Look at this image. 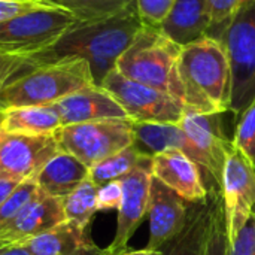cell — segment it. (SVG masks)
<instances>
[{
	"label": "cell",
	"instance_id": "cell-1",
	"mask_svg": "<svg viewBox=\"0 0 255 255\" xmlns=\"http://www.w3.org/2000/svg\"><path fill=\"white\" fill-rule=\"evenodd\" d=\"M142 27L143 22L133 3L111 16L78 19L52 46L28 60L34 64H45L63 58H82L90 64L94 84L102 87Z\"/></svg>",
	"mask_w": 255,
	"mask_h": 255
},
{
	"label": "cell",
	"instance_id": "cell-2",
	"mask_svg": "<svg viewBox=\"0 0 255 255\" xmlns=\"http://www.w3.org/2000/svg\"><path fill=\"white\" fill-rule=\"evenodd\" d=\"M181 49L182 46L172 42L158 28L143 25L117 61L115 69L136 82L169 94L182 103L187 111L220 114L184 78L179 61Z\"/></svg>",
	"mask_w": 255,
	"mask_h": 255
},
{
	"label": "cell",
	"instance_id": "cell-3",
	"mask_svg": "<svg viewBox=\"0 0 255 255\" xmlns=\"http://www.w3.org/2000/svg\"><path fill=\"white\" fill-rule=\"evenodd\" d=\"M91 85H96L91 69L82 58L33 64L0 91V114L10 108L54 105L66 96Z\"/></svg>",
	"mask_w": 255,
	"mask_h": 255
},
{
	"label": "cell",
	"instance_id": "cell-4",
	"mask_svg": "<svg viewBox=\"0 0 255 255\" xmlns=\"http://www.w3.org/2000/svg\"><path fill=\"white\" fill-rule=\"evenodd\" d=\"M181 70L187 82L223 114L230 108L232 66L224 43L205 36L181 49Z\"/></svg>",
	"mask_w": 255,
	"mask_h": 255
},
{
	"label": "cell",
	"instance_id": "cell-5",
	"mask_svg": "<svg viewBox=\"0 0 255 255\" xmlns=\"http://www.w3.org/2000/svg\"><path fill=\"white\" fill-rule=\"evenodd\" d=\"M78 18L63 6L48 4L0 22V54L30 58L52 46Z\"/></svg>",
	"mask_w": 255,
	"mask_h": 255
},
{
	"label": "cell",
	"instance_id": "cell-6",
	"mask_svg": "<svg viewBox=\"0 0 255 255\" xmlns=\"http://www.w3.org/2000/svg\"><path fill=\"white\" fill-rule=\"evenodd\" d=\"M211 36L227 49L232 66L229 111L239 117L255 99V0Z\"/></svg>",
	"mask_w": 255,
	"mask_h": 255
},
{
	"label": "cell",
	"instance_id": "cell-7",
	"mask_svg": "<svg viewBox=\"0 0 255 255\" xmlns=\"http://www.w3.org/2000/svg\"><path fill=\"white\" fill-rule=\"evenodd\" d=\"M54 136L60 151L72 154L88 167L134 143L133 121L128 118L61 126Z\"/></svg>",
	"mask_w": 255,
	"mask_h": 255
},
{
	"label": "cell",
	"instance_id": "cell-8",
	"mask_svg": "<svg viewBox=\"0 0 255 255\" xmlns=\"http://www.w3.org/2000/svg\"><path fill=\"white\" fill-rule=\"evenodd\" d=\"M105 88L126 111L133 123L179 124L187 108L152 87L136 82L114 69L102 82Z\"/></svg>",
	"mask_w": 255,
	"mask_h": 255
},
{
	"label": "cell",
	"instance_id": "cell-9",
	"mask_svg": "<svg viewBox=\"0 0 255 255\" xmlns=\"http://www.w3.org/2000/svg\"><path fill=\"white\" fill-rule=\"evenodd\" d=\"M223 199L232 244L255 211V169L235 145L223 170Z\"/></svg>",
	"mask_w": 255,
	"mask_h": 255
},
{
	"label": "cell",
	"instance_id": "cell-10",
	"mask_svg": "<svg viewBox=\"0 0 255 255\" xmlns=\"http://www.w3.org/2000/svg\"><path fill=\"white\" fill-rule=\"evenodd\" d=\"M221 114H202L187 111L179 126L208 163L209 193H223V170L233 140L221 126Z\"/></svg>",
	"mask_w": 255,
	"mask_h": 255
},
{
	"label": "cell",
	"instance_id": "cell-11",
	"mask_svg": "<svg viewBox=\"0 0 255 255\" xmlns=\"http://www.w3.org/2000/svg\"><path fill=\"white\" fill-rule=\"evenodd\" d=\"M58 152L54 134L25 136L0 130V178L24 181Z\"/></svg>",
	"mask_w": 255,
	"mask_h": 255
},
{
	"label": "cell",
	"instance_id": "cell-12",
	"mask_svg": "<svg viewBox=\"0 0 255 255\" xmlns=\"http://www.w3.org/2000/svg\"><path fill=\"white\" fill-rule=\"evenodd\" d=\"M190 203L152 176L149 191V239L146 250L160 251L184 229Z\"/></svg>",
	"mask_w": 255,
	"mask_h": 255
},
{
	"label": "cell",
	"instance_id": "cell-13",
	"mask_svg": "<svg viewBox=\"0 0 255 255\" xmlns=\"http://www.w3.org/2000/svg\"><path fill=\"white\" fill-rule=\"evenodd\" d=\"M151 163L139 166L131 173L120 179L123 187V199L118 208L115 238L108 247L112 251H120L127 247L130 238L134 235L136 229L148 214L149 191L152 182Z\"/></svg>",
	"mask_w": 255,
	"mask_h": 255
},
{
	"label": "cell",
	"instance_id": "cell-14",
	"mask_svg": "<svg viewBox=\"0 0 255 255\" xmlns=\"http://www.w3.org/2000/svg\"><path fill=\"white\" fill-rule=\"evenodd\" d=\"M64 199L51 197L42 190L21 209V212L0 232V242L6 245H22L24 242L46 233L66 221Z\"/></svg>",
	"mask_w": 255,
	"mask_h": 255
},
{
	"label": "cell",
	"instance_id": "cell-15",
	"mask_svg": "<svg viewBox=\"0 0 255 255\" xmlns=\"http://www.w3.org/2000/svg\"><path fill=\"white\" fill-rule=\"evenodd\" d=\"M151 172L155 179L173 190L188 203L208 200V188L200 167L178 149H166L152 155Z\"/></svg>",
	"mask_w": 255,
	"mask_h": 255
},
{
	"label": "cell",
	"instance_id": "cell-16",
	"mask_svg": "<svg viewBox=\"0 0 255 255\" xmlns=\"http://www.w3.org/2000/svg\"><path fill=\"white\" fill-rule=\"evenodd\" d=\"M51 106L58 114L61 126L128 118L121 105L105 88L97 85L72 93Z\"/></svg>",
	"mask_w": 255,
	"mask_h": 255
},
{
	"label": "cell",
	"instance_id": "cell-17",
	"mask_svg": "<svg viewBox=\"0 0 255 255\" xmlns=\"http://www.w3.org/2000/svg\"><path fill=\"white\" fill-rule=\"evenodd\" d=\"M134 145L151 157L166 151L178 149L191 158L202 170L206 188L209 185L208 163L202 152L194 146V143L187 137L179 124L169 123H133Z\"/></svg>",
	"mask_w": 255,
	"mask_h": 255
},
{
	"label": "cell",
	"instance_id": "cell-18",
	"mask_svg": "<svg viewBox=\"0 0 255 255\" xmlns=\"http://www.w3.org/2000/svg\"><path fill=\"white\" fill-rule=\"evenodd\" d=\"M212 27L208 0H175L158 30L179 46L209 34Z\"/></svg>",
	"mask_w": 255,
	"mask_h": 255
},
{
	"label": "cell",
	"instance_id": "cell-19",
	"mask_svg": "<svg viewBox=\"0 0 255 255\" xmlns=\"http://www.w3.org/2000/svg\"><path fill=\"white\" fill-rule=\"evenodd\" d=\"M31 255H97L100 248L94 245L87 229L63 221L43 235L22 244Z\"/></svg>",
	"mask_w": 255,
	"mask_h": 255
},
{
	"label": "cell",
	"instance_id": "cell-20",
	"mask_svg": "<svg viewBox=\"0 0 255 255\" xmlns=\"http://www.w3.org/2000/svg\"><path fill=\"white\" fill-rule=\"evenodd\" d=\"M90 176V167L72 154L60 151L37 173L39 190L51 197L64 199Z\"/></svg>",
	"mask_w": 255,
	"mask_h": 255
},
{
	"label": "cell",
	"instance_id": "cell-21",
	"mask_svg": "<svg viewBox=\"0 0 255 255\" xmlns=\"http://www.w3.org/2000/svg\"><path fill=\"white\" fill-rule=\"evenodd\" d=\"M211 215V196H208V200L203 203H190L188 218L182 232L160 250L163 255H205Z\"/></svg>",
	"mask_w": 255,
	"mask_h": 255
},
{
	"label": "cell",
	"instance_id": "cell-22",
	"mask_svg": "<svg viewBox=\"0 0 255 255\" xmlns=\"http://www.w3.org/2000/svg\"><path fill=\"white\" fill-rule=\"evenodd\" d=\"M60 127V117L51 105L10 108L0 117V130L6 133L45 136L54 134Z\"/></svg>",
	"mask_w": 255,
	"mask_h": 255
},
{
	"label": "cell",
	"instance_id": "cell-23",
	"mask_svg": "<svg viewBox=\"0 0 255 255\" xmlns=\"http://www.w3.org/2000/svg\"><path fill=\"white\" fill-rule=\"evenodd\" d=\"M152 157L142 149H139L134 143L124 148L123 151L102 160L100 163L90 167V179L97 185L102 187L112 181H120L121 178L131 173L142 164L151 163Z\"/></svg>",
	"mask_w": 255,
	"mask_h": 255
},
{
	"label": "cell",
	"instance_id": "cell-24",
	"mask_svg": "<svg viewBox=\"0 0 255 255\" xmlns=\"http://www.w3.org/2000/svg\"><path fill=\"white\" fill-rule=\"evenodd\" d=\"M97 191L99 187L88 178L73 193L64 197L66 220L88 229L91 218L97 212Z\"/></svg>",
	"mask_w": 255,
	"mask_h": 255
},
{
	"label": "cell",
	"instance_id": "cell-25",
	"mask_svg": "<svg viewBox=\"0 0 255 255\" xmlns=\"http://www.w3.org/2000/svg\"><path fill=\"white\" fill-rule=\"evenodd\" d=\"M208 196L212 199V215L205 255H230V236L223 193H209Z\"/></svg>",
	"mask_w": 255,
	"mask_h": 255
},
{
	"label": "cell",
	"instance_id": "cell-26",
	"mask_svg": "<svg viewBox=\"0 0 255 255\" xmlns=\"http://www.w3.org/2000/svg\"><path fill=\"white\" fill-rule=\"evenodd\" d=\"M58 6L70 10L78 19H96L115 15L130 4L133 0H51Z\"/></svg>",
	"mask_w": 255,
	"mask_h": 255
},
{
	"label": "cell",
	"instance_id": "cell-27",
	"mask_svg": "<svg viewBox=\"0 0 255 255\" xmlns=\"http://www.w3.org/2000/svg\"><path fill=\"white\" fill-rule=\"evenodd\" d=\"M37 181L36 173L25 178L16 190L0 205V232L21 212V209L33 199V196L37 193Z\"/></svg>",
	"mask_w": 255,
	"mask_h": 255
},
{
	"label": "cell",
	"instance_id": "cell-28",
	"mask_svg": "<svg viewBox=\"0 0 255 255\" xmlns=\"http://www.w3.org/2000/svg\"><path fill=\"white\" fill-rule=\"evenodd\" d=\"M232 140L255 169V99L239 115V123Z\"/></svg>",
	"mask_w": 255,
	"mask_h": 255
},
{
	"label": "cell",
	"instance_id": "cell-29",
	"mask_svg": "<svg viewBox=\"0 0 255 255\" xmlns=\"http://www.w3.org/2000/svg\"><path fill=\"white\" fill-rule=\"evenodd\" d=\"M251 1L254 0H208L211 21H212L209 34L224 27L232 18H235Z\"/></svg>",
	"mask_w": 255,
	"mask_h": 255
},
{
	"label": "cell",
	"instance_id": "cell-30",
	"mask_svg": "<svg viewBox=\"0 0 255 255\" xmlns=\"http://www.w3.org/2000/svg\"><path fill=\"white\" fill-rule=\"evenodd\" d=\"M143 25L158 28L169 15L175 0H133Z\"/></svg>",
	"mask_w": 255,
	"mask_h": 255
},
{
	"label": "cell",
	"instance_id": "cell-31",
	"mask_svg": "<svg viewBox=\"0 0 255 255\" xmlns=\"http://www.w3.org/2000/svg\"><path fill=\"white\" fill-rule=\"evenodd\" d=\"M34 63L25 57H15V55H4L0 54V91L4 88V85L30 69Z\"/></svg>",
	"mask_w": 255,
	"mask_h": 255
},
{
	"label": "cell",
	"instance_id": "cell-32",
	"mask_svg": "<svg viewBox=\"0 0 255 255\" xmlns=\"http://www.w3.org/2000/svg\"><path fill=\"white\" fill-rule=\"evenodd\" d=\"M230 255H255V211L238 238L230 244Z\"/></svg>",
	"mask_w": 255,
	"mask_h": 255
},
{
	"label": "cell",
	"instance_id": "cell-33",
	"mask_svg": "<svg viewBox=\"0 0 255 255\" xmlns=\"http://www.w3.org/2000/svg\"><path fill=\"white\" fill-rule=\"evenodd\" d=\"M123 199L121 181H112L102 187L97 191V211H112L120 208Z\"/></svg>",
	"mask_w": 255,
	"mask_h": 255
},
{
	"label": "cell",
	"instance_id": "cell-34",
	"mask_svg": "<svg viewBox=\"0 0 255 255\" xmlns=\"http://www.w3.org/2000/svg\"><path fill=\"white\" fill-rule=\"evenodd\" d=\"M54 4L51 0H0V22L31 9Z\"/></svg>",
	"mask_w": 255,
	"mask_h": 255
},
{
	"label": "cell",
	"instance_id": "cell-35",
	"mask_svg": "<svg viewBox=\"0 0 255 255\" xmlns=\"http://www.w3.org/2000/svg\"><path fill=\"white\" fill-rule=\"evenodd\" d=\"M97 255H163L161 251H149L146 248L143 250H131L128 247L120 250V251H112L109 248H105V250H100Z\"/></svg>",
	"mask_w": 255,
	"mask_h": 255
},
{
	"label": "cell",
	"instance_id": "cell-36",
	"mask_svg": "<svg viewBox=\"0 0 255 255\" xmlns=\"http://www.w3.org/2000/svg\"><path fill=\"white\" fill-rule=\"evenodd\" d=\"M22 181L19 179H10V178H0V205L16 190V187Z\"/></svg>",
	"mask_w": 255,
	"mask_h": 255
},
{
	"label": "cell",
	"instance_id": "cell-37",
	"mask_svg": "<svg viewBox=\"0 0 255 255\" xmlns=\"http://www.w3.org/2000/svg\"><path fill=\"white\" fill-rule=\"evenodd\" d=\"M0 255H31L27 248H24L22 245H10L7 247L4 251H1Z\"/></svg>",
	"mask_w": 255,
	"mask_h": 255
},
{
	"label": "cell",
	"instance_id": "cell-38",
	"mask_svg": "<svg viewBox=\"0 0 255 255\" xmlns=\"http://www.w3.org/2000/svg\"><path fill=\"white\" fill-rule=\"evenodd\" d=\"M7 247H9V245H6V244H3V242H0V253H1V251H4V250H6Z\"/></svg>",
	"mask_w": 255,
	"mask_h": 255
}]
</instances>
